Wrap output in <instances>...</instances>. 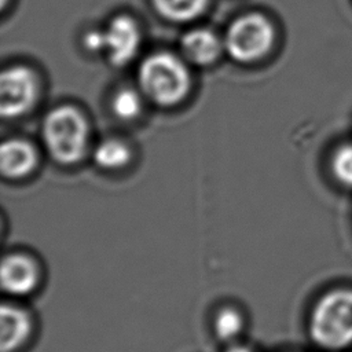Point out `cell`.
I'll use <instances>...</instances> for the list:
<instances>
[{"label": "cell", "mask_w": 352, "mask_h": 352, "mask_svg": "<svg viewBox=\"0 0 352 352\" xmlns=\"http://www.w3.org/2000/svg\"><path fill=\"white\" fill-rule=\"evenodd\" d=\"M37 165L34 147L23 139H7L0 148V168L4 177L21 179Z\"/></svg>", "instance_id": "10"}, {"label": "cell", "mask_w": 352, "mask_h": 352, "mask_svg": "<svg viewBox=\"0 0 352 352\" xmlns=\"http://www.w3.org/2000/svg\"><path fill=\"white\" fill-rule=\"evenodd\" d=\"M41 278V267L33 256L23 252L4 254L0 267V285L4 293L14 297L29 296L37 290Z\"/></svg>", "instance_id": "6"}, {"label": "cell", "mask_w": 352, "mask_h": 352, "mask_svg": "<svg viewBox=\"0 0 352 352\" xmlns=\"http://www.w3.org/2000/svg\"><path fill=\"white\" fill-rule=\"evenodd\" d=\"M224 352H254L252 348L246 346V345H241V344H232L230 345Z\"/></svg>", "instance_id": "17"}, {"label": "cell", "mask_w": 352, "mask_h": 352, "mask_svg": "<svg viewBox=\"0 0 352 352\" xmlns=\"http://www.w3.org/2000/svg\"><path fill=\"white\" fill-rule=\"evenodd\" d=\"M308 333L320 349L336 352L352 346V289L336 287L323 293L308 316Z\"/></svg>", "instance_id": "1"}, {"label": "cell", "mask_w": 352, "mask_h": 352, "mask_svg": "<svg viewBox=\"0 0 352 352\" xmlns=\"http://www.w3.org/2000/svg\"><path fill=\"white\" fill-rule=\"evenodd\" d=\"M143 109L140 94L132 88H120L111 98V111L120 120H133Z\"/></svg>", "instance_id": "14"}, {"label": "cell", "mask_w": 352, "mask_h": 352, "mask_svg": "<svg viewBox=\"0 0 352 352\" xmlns=\"http://www.w3.org/2000/svg\"><path fill=\"white\" fill-rule=\"evenodd\" d=\"M330 168L341 186L352 188V143H345L333 153Z\"/></svg>", "instance_id": "15"}, {"label": "cell", "mask_w": 352, "mask_h": 352, "mask_svg": "<svg viewBox=\"0 0 352 352\" xmlns=\"http://www.w3.org/2000/svg\"><path fill=\"white\" fill-rule=\"evenodd\" d=\"M275 43L272 22L258 14H245L235 18L227 28L223 45L227 55L239 63H253L264 58Z\"/></svg>", "instance_id": "4"}, {"label": "cell", "mask_w": 352, "mask_h": 352, "mask_svg": "<svg viewBox=\"0 0 352 352\" xmlns=\"http://www.w3.org/2000/svg\"><path fill=\"white\" fill-rule=\"evenodd\" d=\"M32 314L16 304L3 302L0 309V352H19L32 338Z\"/></svg>", "instance_id": "8"}, {"label": "cell", "mask_w": 352, "mask_h": 352, "mask_svg": "<svg viewBox=\"0 0 352 352\" xmlns=\"http://www.w3.org/2000/svg\"><path fill=\"white\" fill-rule=\"evenodd\" d=\"M129 146L117 138H107L102 140L94 150L92 157L98 166L107 170L121 169L131 161Z\"/></svg>", "instance_id": "12"}, {"label": "cell", "mask_w": 352, "mask_h": 352, "mask_svg": "<svg viewBox=\"0 0 352 352\" xmlns=\"http://www.w3.org/2000/svg\"><path fill=\"white\" fill-rule=\"evenodd\" d=\"M41 133L48 154L59 164H76L87 151L88 122L84 114L72 104L52 109L43 121Z\"/></svg>", "instance_id": "3"}, {"label": "cell", "mask_w": 352, "mask_h": 352, "mask_svg": "<svg viewBox=\"0 0 352 352\" xmlns=\"http://www.w3.org/2000/svg\"><path fill=\"white\" fill-rule=\"evenodd\" d=\"M82 43H84V47L89 52H103V50H104L103 30H91V32L85 33Z\"/></svg>", "instance_id": "16"}, {"label": "cell", "mask_w": 352, "mask_h": 352, "mask_svg": "<svg viewBox=\"0 0 352 352\" xmlns=\"http://www.w3.org/2000/svg\"><path fill=\"white\" fill-rule=\"evenodd\" d=\"M182 54L192 65L208 66L213 63L224 50L223 40L206 28L191 29L180 40Z\"/></svg>", "instance_id": "9"}, {"label": "cell", "mask_w": 352, "mask_h": 352, "mask_svg": "<svg viewBox=\"0 0 352 352\" xmlns=\"http://www.w3.org/2000/svg\"><path fill=\"white\" fill-rule=\"evenodd\" d=\"M107 59L116 66L129 63L139 52L142 33L138 22L129 15L114 16L103 30Z\"/></svg>", "instance_id": "7"}, {"label": "cell", "mask_w": 352, "mask_h": 352, "mask_svg": "<svg viewBox=\"0 0 352 352\" xmlns=\"http://www.w3.org/2000/svg\"><path fill=\"white\" fill-rule=\"evenodd\" d=\"M38 95V81L33 70L14 65L1 73L0 113L3 118H16L28 113Z\"/></svg>", "instance_id": "5"}, {"label": "cell", "mask_w": 352, "mask_h": 352, "mask_svg": "<svg viewBox=\"0 0 352 352\" xmlns=\"http://www.w3.org/2000/svg\"><path fill=\"white\" fill-rule=\"evenodd\" d=\"M155 11L175 22H187L199 16L206 6L208 0H151Z\"/></svg>", "instance_id": "13"}, {"label": "cell", "mask_w": 352, "mask_h": 352, "mask_svg": "<svg viewBox=\"0 0 352 352\" xmlns=\"http://www.w3.org/2000/svg\"><path fill=\"white\" fill-rule=\"evenodd\" d=\"M212 326L219 341L232 345L243 334L246 329V319L236 307L224 305L216 311Z\"/></svg>", "instance_id": "11"}, {"label": "cell", "mask_w": 352, "mask_h": 352, "mask_svg": "<svg viewBox=\"0 0 352 352\" xmlns=\"http://www.w3.org/2000/svg\"><path fill=\"white\" fill-rule=\"evenodd\" d=\"M142 94L153 103L172 107L180 103L190 91V73L183 59L168 51L147 55L138 69Z\"/></svg>", "instance_id": "2"}]
</instances>
